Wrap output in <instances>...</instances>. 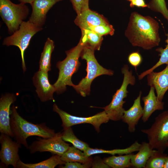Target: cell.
Instances as JSON below:
<instances>
[{"label":"cell","mask_w":168,"mask_h":168,"mask_svg":"<svg viewBox=\"0 0 168 168\" xmlns=\"http://www.w3.org/2000/svg\"><path fill=\"white\" fill-rule=\"evenodd\" d=\"M159 29L155 19L134 12L130 14L125 35L133 46L149 50L160 44Z\"/></svg>","instance_id":"obj_1"},{"label":"cell","mask_w":168,"mask_h":168,"mask_svg":"<svg viewBox=\"0 0 168 168\" xmlns=\"http://www.w3.org/2000/svg\"><path fill=\"white\" fill-rule=\"evenodd\" d=\"M11 113L10 126L16 141L27 148L28 146L27 138L31 136H37L43 138L54 137L56 133L44 124H35L28 122L20 116L15 106L13 105Z\"/></svg>","instance_id":"obj_2"},{"label":"cell","mask_w":168,"mask_h":168,"mask_svg":"<svg viewBox=\"0 0 168 168\" xmlns=\"http://www.w3.org/2000/svg\"><path fill=\"white\" fill-rule=\"evenodd\" d=\"M85 44L80 39L76 46L66 51L67 56L64 59L57 62L56 67L59 71L58 76L53 85L58 94L64 92L67 86L73 87L74 85L72 82V77L80 64L79 58Z\"/></svg>","instance_id":"obj_3"},{"label":"cell","mask_w":168,"mask_h":168,"mask_svg":"<svg viewBox=\"0 0 168 168\" xmlns=\"http://www.w3.org/2000/svg\"><path fill=\"white\" fill-rule=\"evenodd\" d=\"M95 50L92 47L85 44L81 54L82 58L87 63V74L77 85L72 87L83 97L89 94L91 83L96 78L102 75L112 76L114 74L113 71L106 69L99 63L94 55Z\"/></svg>","instance_id":"obj_4"},{"label":"cell","mask_w":168,"mask_h":168,"mask_svg":"<svg viewBox=\"0 0 168 168\" xmlns=\"http://www.w3.org/2000/svg\"><path fill=\"white\" fill-rule=\"evenodd\" d=\"M124 79L120 88L113 96L109 105L103 108L110 120L116 121L121 119L125 110L123 108L125 101L124 99L127 97L128 85H134L136 82L135 76L133 75L132 70H129L127 65H124L121 69Z\"/></svg>","instance_id":"obj_5"},{"label":"cell","mask_w":168,"mask_h":168,"mask_svg":"<svg viewBox=\"0 0 168 168\" xmlns=\"http://www.w3.org/2000/svg\"><path fill=\"white\" fill-rule=\"evenodd\" d=\"M29 12L25 4H15L10 0H0V15L10 34L17 30Z\"/></svg>","instance_id":"obj_6"},{"label":"cell","mask_w":168,"mask_h":168,"mask_svg":"<svg viewBox=\"0 0 168 168\" xmlns=\"http://www.w3.org/2000/svg\"><path fill=\"white\" fill-rule=\"evenodd\" d=\"M141 131L147 135L148 142L153 149L164 152L168 142V110L156 117L150 128Z\"/></svg>","instance_id":"obj_7"},{"label":"cell","mask_w":168,"mask_h":168,"mask_svg":"<svg viewBox=\"0 0 168 168\" xmlns=\"http://www.w3.org/2000/svg\"><path fill=\"white\" fill-rule=\"evenodd\" d=\"M42 29V27L37 26L29 20L27 21H23L17 30L11 36L5 38L3 40V45L8 46L14 45L19 49L24 72L26 70L24 57L25 51L29 45L32 37Z\"/></svg>","instance_id":"obj_8"},{"label":"cell","mask_w":168,"mask_h":168,"mask_svg":"<svg viewBox=\"0 0 168 168\" xmlns=\"http://www.w3.org/2000/svg\"><path fill=\"white\" fill-rule=\"evenodd\" d=\"M53 110L59 115L62 122V126L65 129L72 126L81 124L88 123L92 124L97 132L100 131V125L108 122L110 119L105 110L95 115L88 117H80L71 115L61 110L54 104Z\"/></svg>","instance_id":"obj_9"},{"label":"cell","mask_w":168,"mask_h":168,"mask_svg":"<svg viewBox=\"0 0 168 168\" xmlns=\"http://www.w3.org/2000/svg\"><path fill=\"white\" fill-rule=\"evenodd\" d=\"M38 139L28 147L31 153L48 152L61 156L69 147V145L63 140L60 133L53 138Z\"/></svg>","instance_id":"obj_10"},{"label":"cell","mask_w":168,"mask_h":168,"mask_svg":"<svg viewBox=\"0 0 168 168\" xmlns=\"http://www.w3.org/2000/svg\"><path fill=\"white\" fill-rule=\"evenodd\" d=\"M10 137L4 133L0 135V159L2 162L7 166L12 165L14 168H16L17 163L20 160L18 152L21 144L13 141Z\"/></svg>","instance_id":"obj_11"},{"label":"cell","mask_w":168,"mask_h":168,"mask_svg":"<svg viewBox=\"0 0 168 168\" xmlns=\"http://www.w3.org/2000/svg\"><path fill=\"white\" fill-rule=\"evenodd\" d=\"M33 81L36 92L42 102L54 101L53 94L55 89L49 82L48 72L39 70L35 74Z\"/></svg>","instance_id":"obj_12"},{"label":"cell","mask_w":168,"mask_h":168,"mask_svg":"<svg viewBox=\"0 0 168 168\" xmlns=\"http://www.w3.org/2000/svg\"><path fill=\"white\" fill-rule=\"evenodd\" d=\"M16 100L12 94H6L0 99V132L12 137L13 134L10 126V107Z\"/></svg>","instance_id":"obj_13"},{"label":"cell","mask_w":168,"mask_h":168,"mask_svg":"<svg viewBox=\"0 0 168 168\" xmlns=\"http://www.w3.org/2000/svg\"><path fill=\"white\" fill-rule=\"evenodd\" d=\"M62 0H34L30 4L32 12L29 20L37 26L42 27L49 10L56 3Z\"/></svg>","instance_id":"obj_14"},{"label":"cell","mask_w":168,"mask_h":168,"mask_svg":"<svg viewBox=\"0 0 168 168\" xmlns=\"http://www.w3.org/2000/svg\"><path fill=\"white\" fill-rule=\"evenodd\" d=\"M147 79L148 85L154 88L157 98L162 101L168 90V64L160 72L153 71L149 73L147 75Z\"/></svg>","instance_id":"obj_15"},{"label":"cell","mask_w":168,"mask_h":168,"mask_svg":"<svg viewBox=\"0 0 168 168\" xmlns=\"http://www.w3.org/2000/svg\"><path fill=\"white\" fill-rule=\"evenodd\" d=\"M142 93L140 91L132 106L128 110H124L121 118L124 122L127 124L128 131L131 133L135 132L136 126L143 114V108L141 104Z\"/></svg>","instance_id":"obj_16"},{"label":"cell","mask_w":168,"mask_h":168,"mask_svg":"<svg viewBox=\"0 0 168 168\" xmlns=\"http://www.w3.org/2000/svg\"><path fill=\"white\" fill-rule=\"evenodd\" d=\"M74 22L81 30L87 29L90 27L109 23L102 16L89 9L77 14Z\"/></svg>","instance_id":"obj_17"},{"label":"cell","mask_w":168,"mask_h":168,"mask_svg":"<svg viewBox=\"0 0 168 168\" xmlns=\"http://www.w3.org/2000/svg\"><path fill=\"white\" fill-rule=\"evenodd\" d=\"M155 90L153 87H151L148 95L142 98L144 107L142 118L143 122L147 121L156 110H162L164 108V103L159 100L155 95Z\"/></svg>","instance_id":"obj_18"},{"label":"cell","mask_w":168,"mask_h":168,"mask_svg":"<svg viewBox=\"0 0 168 168\" xmlns=\"http://www.w3.org/2000/svg\"><path fill=\"white\" fill-rule=\"evenodd\" d=\"M155 150L148 142H142L138 152L135 154H133L132 156V166L136 168H145L147 160Z\"/></svg>","instance_id":"obj_19"},{"label":"cell","mask_w":168,"mask_h":168,"mask_svg":"<svg viewBox=\"0 0 168 168\" xmlns=\"http://www.w3.org/2000/svg\"><path fill=\"white\" fill-rule=\"evenodd\" d=\"M141 144L137 141L128 147L123 149H114L111 150H105L101 149L92 148L89 147L84 152L87 156L97 154L107 153L113 155L115 154L122 155L132 153L135 152H138L139 149Z\"/></svg>","instance_id":"obj_20"},{"label":"cell","mask_w":168,"mask_h":168,"mask_svg":"<svg viewBox=\"0 0 168 168\" xmlns=\"http://www.w3.org/2000/svg\"><path fill=\"white\" fill-rule=\"evenodd\" d=\"M54 48V41L48 38L41 54L39 62V70L48 72L51 69V54Z\"/></svg>","instance_id":"obj_21"},{"label":"cell","mask_w":168,"mask_h":168,"mask_svg":"<svg viewBox=\"0 0 168 168\" xmlns=\"http://www.w3.org/2000/svg\"><path fill=\"white\" fill-rule=\"evenodd\" d=\"M65 163L62 160L60 156L56 154L45 160L35 164H26L19 160L16 168H54L58 165L64 164Z\"/></svg>","instance_id":"obj_22"},{"label":"cell","mask_w":168,"mask_h":168,"mask_svg":"<svg viewBox=\"0 0 168 168\" xmlns=\"http://www.w3.org/2000/svg\"><path fill=\"white\" fill-rule=\"evenodd\" d=\"M62 160L66 162H77L83 163L91 162V158L84 152L74 146L69 147L68 150L61 156Z\"/></svg>","instance_id":"obj_23"},{"label":"cell","mask_w":168,"mask_h":168,"mask_svg":"<svg viewBox=\"0 0 168 168\" xmlns=\"http://www.w3.org/2000/svg\"><path fill=\"white\" fill-rule=\"evenodd\" d=\"M133 153L120 155L116 156L114 155L105 158L104 162L110 168H126L132 166L131 159Z\"/></svg>","instance_id":"obj_24"},{"label":"cell","mask_w":168,"mask_h":168,"mask_svg":"<svg viewBox=\"0 0 168 168\" xmlns=\"http://www.w3.org/2000/svg\"><path fill=\"white\" fill-rule=\"evenodd\" d=\"M81 39L86 44L93 48L95 50H99L103 40L102 36L90 30L82 29Z\"/></svg>","instance_id":"obj_25"},{"label":"cell","mask_w":168,"mask_h":168,"mask_svg":"<svg viewBox=\"0 0 168 168\" xmlns=\"http://www.w3.org/2000/svg\"><path fill=\"white\" fill-rule=\"evenodd\" d=\"M167 39L166 40L167 44L166 47H159L156 50L159 53L160 56L159 60L150 69L143 72L138 76L139 80H141L149 73L153 71L156 68L164 64H168V34L167 35Z\"/></svg>","instance_id":"obj_26"},{"label":"cell","mask_w":168,"mask_h":168,"mask_svg":"<svg viewBox=\"0 0 168 168\" xmlns=\"http://www.w3.org/2000/svg\"><path fill=\"white\" fill-rule=\"evenodd\" d=\"M62 133L63 140L65 142L71 143L74 147L83 152L89 147L86 143L78 139L74 134L71 127L63 129Z\"/></svg>","instance_id":"obj_27"},{"label":"cell","mask_w":168,"mask_h":168,"mask_svg":"<svg viewBox=\"0 0 168 168\" xmlns=\"http://www.w3.org/2000/svg\"><path fill=\"white\" fill-rule=\"evenodd\" d=\"M167 154L155 149L147 160L145 168H164Z\"/></svg>","instance_id":"obj_28"},{"label":"cell","mask_w":168,"mask_h":168,"mask_svg":"<svg viewBox=\"0 0 168 168\" xmlns=\"http://www.w3.org/2000/svg\"><path fill=\"white\" fill-rule=\"evenodd\" d=\"M147 5L151 10L161 13L168 22V9L165 0H151Z\"/></svg>","instance_id":"obj_29"},{"label":"cell","mask_w":168,"mask_h":168,"mask_svg":"<svg viewBox=\"0 0 168 168\" xmlns=\"http://www.w3.org/2000/svg\"><path fill=\"white\" fill-rule=\"evenodd\" d=\"M87 29L92 30L102 36L107 35H112L114 31L112 26L109 23L90 27Z\"/></svg>","instance_id":"obj_30"},{"label":"cell","mask_w":168,"mask_h":168,"mask_svg":"<svg viewBox=\"0 0 168 168\" xmlns=\"http://www.w3.org/2000/svg\"><path fill=\"white\" fill-rule=\"evenodd\" d=\"M77 15L89 9V0H70Z\"/></svg>","instance_id":"obj_31"},{"label":"cell","mask_w":168,"mask_h":168,"mask_svg":"<svg viewBox=\"0 0 168 168\" xmlns=\"http://www.w3.org/2000/svg\"><path fill=\"white\" fill-rule=\"evenodd\" d=\"M128 61L129 64L136 70L137 68L142 63V58L138 51L134 52L129 54Z\"/></svg>","instance_id":"obj_32"},{"label":"cell","mask_w":168,"mask_h":168,"mask_svg":"<svg viewBox=\"0 0 168 168\" xmlns=\"http://www.w3.org/2000/svg\"><path fill=\"white\" fill-rule=\"evenodd\" d=\"M92 162L85 163L77 162H66L64 164V166H61L59 167L62 168H89L91 166Z\"/></svg>","instance_id":"obj_33"},{"label":"cell","mask_w":168,"mask_h":168,"mask_svg":"<svg viewBox=\"0 0 168 168\" xmlns=\"http://www.w3.org/2000/svg\"><path fill=\"white\" fill-rule=\"evenodd\" d=\"M92 168H110L104 161L101 159L96 158L93 161H92L91 164Z\"/></svg>","instance_id":"obj_34"},{"label":"cell","mask_w":168,"mask_h":168,"mask_svg":"<svg viewBox=\"0 0 168 168\" xmlns=\"http://www.w3.org/2000/svg\"><path fill=\"white\" fill-rule=\"evenodd\" d=\"M130 6L131 7L134 6L142 7H147L143 0H133L131 2Z\"/></svg>","instance_id":"obj_35"},{"label":"cell","mask_w":168,"mask_h":168,"mask_svg":"<svg viewBox=\"0 0 168 168\" xmlns=\"http://www.w3.org/2000/svg\"><path fill=\"white\" fill-rule=\"evenodd\" d=\"M20 3L26 4L28 3L31 4L34 0H18Z\"/></svg>","instance_id":"obj_36"},{"label":"cell","mask_w":168,"mask_h":168,"mask_svg":"<svg viewBox=\"0 0 168 168\" xmlns=\"http://www.w3.org/2000/svg\"><path fill=\"white\" fill-rule=\"evenodd\" d=\"M164 168H168V155L166 157Z\"/></svg>","instance_id":"obj_37"},{"label":"cell","mask_w":168,"mask_h":168,"mask_svg":"<svg viewBox=\"0 0 168 168\" xmlns=\"http://www.w3.org/2000/svg\"><path fill=\"white\" fill-rule=\"evenodd\" d=\"M166 147L167 148V147H168V142L167 143V145H166Z\"/></svg>","instance_id":"obj_38"},{"label":"cell","mask_w":168,"mask_h":168,"mask_svg":"<svg viewBox=\"0 0 168 168\" xmlns=\"http://www.w3.org/2000/svg\"><path fill=\"white\" fill-rule=\"evenodd\" d=\"M128 0L129 1H130L131 2L132 1H133V0Z\"/></svg>","instance_id":"obj_39"}]
</instances>
